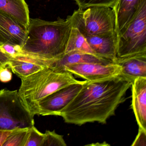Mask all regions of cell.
I'll return each mask as SVG.
<instances>
[{
	"label": "cell",
	"instance_id": "obj_1",
	"mask_svg": "<svg viewBox=\"0 0 146 146\" xmlns=\"http://www.w3.org/2000/svg\"><path fill=\"white\" fill-rule=\"evenodd\" d=\"M132 82L120 76L97 81H86L73 100L59 116L67 123L81 125L89 123L105 124L115 114Z\"/></svg>",
	"mask_w": 146,
	"mask_h": 146
},
{
	"label": "cell",
	"instance_id": "obj_2",
	"mask_svg": "<svg viewBox=\"0 0 146 146\" xmlns=\"http://www.w3.org/2000/svg\"><path fill=\"white\" fill-rule=\"evenodd\" d=\"M72 28L67 18L55 21L30 19L22 52L45 60L58 59L65 54Z\"/></svg>",
	"mask_w": 146,
	"mask_h": 146
},
{
	"label": "cell",
	"instance_id": "obj_3",
	"mask_svg": "<svg viewBox=\"0 0 146 146\" xmlns=\"http://www.w3.org/2000/svg\"><path fill=\"white\" fill-rule=\"evenodd\" d=\"M20 78L19 94L34 116L36 106L42 100L62 88L82 82L76 79L73 74L66 70H60L50 66Z\"/></svg>",
	"mask_w": 146,
	"mask_h": 146
},
{
	"label": "cell",
	"instance_id": "obj_4",
	"mask_svg": "<svg viewBox=\"0 0 146 146\" xmlns=\"http://www.w3.org/2000/svg\"><path fill=\"white\" fill-rule=\"evenodd\" d=\"M67 19L84 36L116 32V16L112 8L94 6L75 11Z\"/></svg>",
	"mask_w": 146,
	"mask_h": 146
},
{
	"label": "cell",
	"instance_id": "obj_5",
	"mask_svg": "<svg viewBox=\"0 0 146 146\" xmlns=\"http://www.w3.org/2000/svg\"><path fill=\"white\" fill-rule=\"evenodd\" d=\"M34 117L21 99L17 90H0V129L29 128Z\"/></svg>",
	"mask_w": 146,
	"mask_h": 146
},
{
	"label": "cell",
	"instance_id": "obj_6",
	"mask_svg": "<svg viewBox=\"0 0 146 146\" xmlns=\"http://www.w3.org/2000/svg\"><path fill=\"white\" fill-rule=\"evenodd\" d=\"M146 54V4L125 30L117 36L118 58Z\"/></svg>",
	"mask_w": 146,
	"mask_h": 146
},
{
	"label": "cell",
	"instance_id": "obj_7",
	"mask_svg": "<svg viewBox=\"0 0 146 146\" xmlns=\"http://www.w3.org/2000/svg\"><path fill=\"white\" fill-rule=\"evenodd\" d=\"M85 82L70 84L49 95L38 103L35 114L59 116L60 111L73 100Z\"/></svg>",
	"mask_w": 146,
	"mask_h": 146
},
{
	"label": "cell",
	"instance_id": "obj_8",
	"mask_svg": "<svg viewBox=\"0 0 146 146\" xmlns=\"http://www.w3.org/2000/svg\"><path fill=\"white\" fill-rule=\"evenodd\" d=\"M64 69L73 75L90 82L119 76L121 71L119 65L114 63L72 64L66 66Z\"/></svg>",
	"mask_w": 146,
	"mask_h": 146
},
{
	"label": "cell",
	"instance_id": "obj_9",
	"mask_svg": "<svg viewBox=\"0 0 146 146\" xmlns=\"http://www.w3.org/2000/svg\"><path fill=\"white\" fill-rule=\"evenodd\" d=\"M27 30L23 25L0 10V46L11 44L22 48Z\"/></svg>",
	"mask_w": 146,
	"mask_h": 146
},
{
	"label": "cell",
	"instance_id": "obj_10",
	"mask_svg": "<svg viewBox=\"0 0 146 146\" xmlns=\"http://www.w3.org/2000/svg\"><path fill=\"white\" fill-rule=\"evenodd\" d=\"M96 56L114 63L117 54V35L115 31L84 36Z\"/></svg>",
	"mask_w": 146,
	"mask_h": 146
},
{
	"label": "cell",
	"instance_id": "obj_11",
	"mask_svg": "<svg viewBox=\"0 0 146 146\" xmlns=\"http://www.w3.org/2000/svg\"><path fill=\"white\" fill-rule=\"evenodd\" d=\"M145 4L146 0H119L113 8L116 16L117 36L126 29Z\"/></svg>",
	"mask_w": 146,
	"mask_h": 146
},
{
	"label": "cell",
	"instance_id": "obj_12",
	"mask_svg": "<svg viewBox=\"0 0 146 146\" xmlns=\"http://www.w3.org/2000/svg\"><path fill=\"white\" fill-rule=\"evenodd\" d=\"M131 108L139 127L146 130V78H139L131 84Z\"/></svg>",
	"mask_w": 146,
	"mask_h": 146
},
{
	"label": "cell",
	"instance_id": "obj_13",
	"mask_svg": "<svg viewBox=\"0 0 146 146\" xmlns=\"http://www.w3.org/2000/svg\"><path fill=\"white\" fill-rule=\"evenodd\" d=\"M114 63L121 67L119 76L133 82L139 78H146V54L118 58Z\"/></svg>",
	"mask_w": 146,
	"mask_h": 146
},
{
	"label": "cell",
	"instance_id": "obj_14",
	"mask_svg": "<svg viewBox=\"0 0 146 146\" xmlns=\"http://www.w3.org/2000/svg\"><path fill=\"white\" fill-rule=\"evenodd\" d=\"M41 59L27 55L22 52L15 57H11L7 66L19 77H26L44 69Z\"/></svg>",
	"mask_w": 146,
	"mask_h": 146
},
{
	"label": "cell",
	"instance_id": "obj_15",
	"mask_svg": "<svg viewBox=\"0 0 146 146\" xmlns=\"http://www.w3.org/2000/svg\"><path fill=\"white\" fill-rule=\"evenodd\" d=\"M89 63L108 64L113 62L94 54L72 51L66 53L58 59L54 60L50 67L56 70H64L65 66L68 65Z\"/></svg>",
	"mask_w": 146,
	"mask_h": 146
},
{
	"label": "cell",
	"instance_id": "obj_16",
	"mask_svg": "<svg viewBox=\"0 0 146 146\" xmlns=\"http://www.w3.org/2000/svg\"><path fill=\"white\" fill-rule=\"evenodd\" d=\"M0 10L28 29L30 18L29 7L25 0H0Z\"/></svg>",
	"mask_w": 146,
	"mask_h": 146
},
{
	"label": "cell",
	"instance_id": "obj_17",
	"mask_svg": "<svg viewBox=\"0 0 146 146\" xmlns=\"http://www.w3.org/2000/svg\"><path fill=\"white\" fill-rule=\"evenodd\" d=\"M72 51H78L96 55L84 36L77 29L73 27L72 28L65 54Z\"/></svg>",
	"mask_w": 146,
	"mask_h": 146
},
{
	"label": "cell",
	"instance_id": "obj_18",
	"mask_svg": "<svg viewBox=\"0 0 146 146\" xmlns=\"http://www.w3.org/2000/svg\"><path fill=\"white\" fill-rule=\"evenodd\" d=\"M44 137V133L39 131L33 125L29 128L24 146H42Z\"/></svg>",
	"mask_w": 146,
	"mask_h": 146
},
{
	"label": "cell",
	"instance_id": "obj_19",
	"mask_svg": "<svg viewBox=\"0 0 146 146\" xmlns=\"http://www.w3.org/2000/svg\"><path fill=\"white\" fill-rule=\"evenodd\" d=\"M119 0H75L79 9H87L94 6L108 7L113 8Z\"/></svg>",
	"mask_w": 146,
	"mask_h": 146
},
{
	"label": "cell",
	"instance_id": "obj_20",
	"mask_svg": "<svg viewBox=\"0 0 146 146\" xmlns=\"http://www.w3.org/2000/svg\"><path fill=\"white\" fill-rule=\"evenodd\" d=\"M42 146H66L63 136L55 132V131L46 130L44 133Z\"/></svg>",
	"mask_w": 146,
	"mask_h": 146
},
{
	"label": "cell",
	"instance_id": "obj_21",
	"mask_svg": "<svg viewBox=\"0 0 146 146\" xmlns=\"http://www.w3.org/2000/svg\"><path fill=\"white\" fill-rule=\"evenodd\" d=\"M29 129L25 128L13 134L3 146H24Z\"/></svg>",
	"mask_w": 146,
	"mask_h": 146
},
{
	"label": "cell",
	"instance_id": "obj_22",
	"mask_svg": "<svg viewBox=\"0 0 146 146\" xmlns=\"http://www.w3.org/2000/svg\"><path fill=\"white\" fill-rule=\"evenodd\" d=\"M131 146H146V130L139 127L138 134Z\"/></svg>",
	"mask_w": 146,
	"mask_h": 146
},
{
	"label": "cell",
	"instance_id": "obj_23",
	"mask_svg": "<svg viewBox=\"0 0 146 146\" xmlns=\"http://www.w3.org/2000/svg\"><path fill=\"white\" fill-rule=\"evenodd\" d=\"M23 129H0V146H3V144L13 134Z\"/></svg>",
	"mask_w": 146,
	"mask_h": 146
},
{
	"label": "cell",
	"instance_id": "obj_24",
	"mask_svg": "<svg viewBox=\"0 0 146 146\" xmlns=\"http://www.w3.org/2000/svg\"><path fill=\"white\" fill-rule=\"evenodd\" d=\"M12 78V73L7 66L0 69V81L6 83L10 82Z\"/></svg>",
	"mask_w": 146,
	"mask_h": 146
}]
</instances>
